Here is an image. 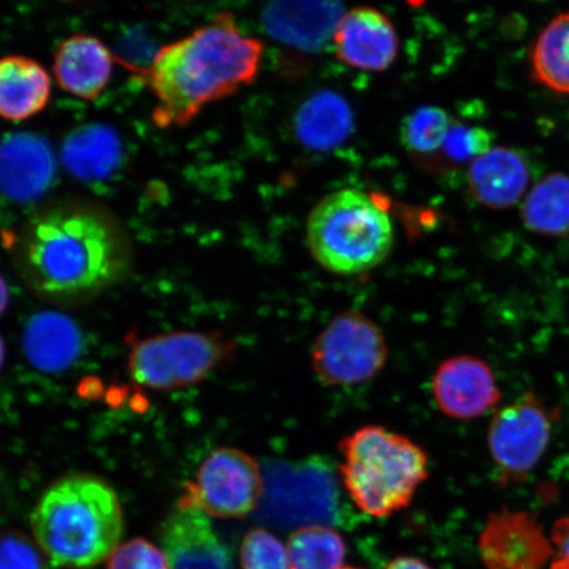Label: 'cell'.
<instances>
[{"label": "cell", "instance_id": "obj_1", "mask_svg": "<svg viewBox=\"0 0 569 569\" xmlns=\"http://www.w3.org/2000/svg\"><path fill=\"white\" fill-rule=\"evenodd\" d=\"M264 46L240 31L231 13L163 46L147 71L159 127H184L206 106L258 80Z\"/></svg>", "mask_w": 569, "mask_h": 569}, {"label": "cell", "instance_id": "obj_2", "mask_svg": "<svg viewBox=\"0 0 569 569\" xmlns=\"http://www.w3.org/2000/svg\"><path fill=\"white\" fill-rule=\"evenodd\" d=\"M21 269L42 297L77 301L101 293L124 273L122 237L102 213L68 208L48 211L28 227Z\"/></svg>", "mask_w": 569, "mask_h": 569}, {"label": "cell", "instance_id": "obj_3", "mask_svg": "<svg viewBox=\"0 0 569 569\" xmlns=\"http://www.w3.org/2000/svg\"><path fill=\"white\" fill-rule=\"evenodd\" d=\"M34 542L56 567L87 569L110 558L124 530L119 496L97 476L56 481L31 515Z\"/></svg>", "mask_w": 569, "mask_h": 569}, {"label": "cell", "instance_id": "obj_4", "mask_svg": "<svg viewBox=\"0 0 569 569\" xmlns=\"http://www.w3.org/2000/svg\"><path fill=\"white\" fill-rule=\"evenodd\" d=\"M340 481L366 515L390 517L408 508L429 478V457L408 437L369 425L339 442Z\"/></svg>", "mask_w": 569, "mask_h": 569}, {"label": "cell", "instance_id": "obj_5", "mask_svg": "<svg viewBox=\"0 0 569 569\" xmlns=\"http://www.w3.org/2000/svg\"><path fill=\"white\" fill-rule=\"evenodd\" d=\"M306 241L312 258L329 272L362 274L388 259L395 224L371 194L341 189L320 199L310 211Z\"/></svg>", "mask_w": 569, "mask_h": 569}, {"label": "cell", "instance_id": "obj_6", "mask_svg": "<svg viewBox=\"0 0 569 569\" xmlns=\"http://www.w3.org/2000/svg\"><path fill=\"white\" fill-rule=\"evenodd\" d=\"M231 341L220 333L176 331L139 341L128 355V373L151 390L197 386L232 356Z\"/></svg>", "mask_w": 569, "mask_h": 569}, {"label": "cell", "instance_id": "obj_7", "mask_svg": "<svg viewBox=\"0 0 569 569\" xmlns=\"http://www.w3.org/2000/svg\"><path fill=\"white\" fill-rule=\"evenodd\" d=\"M260 516L267 522L306 528L336 523L339 479L320 460L274 462L267 467Z\"/></svg>", "mask_w": 569, "mask_h": 569}, {"label": "cell", "instance_id": "obj_8", "mask_svg": "<svg viewBox=\"0 0 569 569\" xmlns=\"http://www.w3.org/2000/svg\"><path fill=\"white\" fill-rule=\"evenodd\" d=\"M386 337L373 319L345 311L330 320L311 348V366L329 387H351L379 375L388 361Z\"/></svg>", "mask_w": 569, "mask_h": 569}, {"label": "cell", "instance_id": "obj_9", "mask_svg": "<svg viewBox=\"0 0 569 569\" xmlns=\"http://www.w3.org/2000/svg\"><path fill=\"white\" fill-rule=\"evenodd\" d=\"M557 419L558 411L532 391L496 412L488 448L501 486L528 479L550 446Z\"/></svg>", "mask_w": 569, "mask_h": 569}, {"label": "cell", "instance_id": "obj_10", "mask_svg": "<svg viewBox=\"0 0 569 569\" xmlns=\"http://www.w3.org/2000/svg\"><path fill=\"white\" fill-rule=\"evenodd\" d=\"M266 476L252 455L234 447L209 453L180 498V505L218 518H244L259 509Z\"/></svg>", "mask_w": 569, "mask_h": 569}, {"label": "cell", "instance_id": "obj_11", "mask_svg": "<svg viewBox=\"0 0 569 569\" xmlns=\"http://www.w3.org/2000/svg\"><path fill=\"white\" fill-rule=\"evenodd\" d=\"M479 551L488 569H545L553 557L551 539L538 518L509 509L488 517Z\"/></svg>", "mask_w": 569, "mask_h": 569}, {"label": "cell", "instance_id": "obj_12", "mask_svg": "<svg viewBox=\"0 0 569 569\" xmlns=\"http://www.w3.org/2000/svg\"><path fill=\"white\" fill-rule=\"evenodd\" d=\"M432 396L439 410L458 421L480 418L501 401L492 368L469 355L440 362L432 377Z\"/></svg>", "mask_w": 569, "mask_h": 569}, {"label": "cell", "instance_id": "obj_13", "mask_svg": "<svg viewBox=\"0 0 569 569\" xmlns=\"http://www.w3.org/2000/svg\"><path fill=\"white\" fill-rule=\"evenodd\" d=\"M339 61L358 70H388L400 52V38L393 21L373 7H355L341 16L332 36Z\"/></svg>", "mask_w": 569, "mask_h": 569}, {"label": "cell", "instance_id": "obj_14", "mask_svg": "<svg viewBox=\"0 0 569 569\" xmlns=\"http://www.w3.org/2000/svg\"><path fill=\"white\" fill-rule=\"evenodd\" d=\"M170 569H232L231 553L203 511L178 503L162 526Z\"/></svg>", "mask_w": 569, "mask_h": 569}, {"label": "cell", "instance_id": "obj_15", "mask_svg": "<svg viewBox=\"0 0 569 569\" xmlns=\"http://www.w3.org/2000/svg\"><path fill=\"white\" fill-rule=\"evenodd\" d=\"M343 13L339 0H268L262 26L282 44L316 52L332 40Z\"/></svg>", "mask_w": 569, "mask_h": 569}, {"label": "cell", "instance_id": "obj_16", "mask_svg": "<svg viewBox=\"0 0 569 569\" xmlns=\"http://www.w3.org/2000/svg\"><path fill=\"white\" fill-rule=\"evenodd\" d=\"M56 159L51 144L34 133H12L0 142V191L30 202L52 187Z\"/></svg>", "mask_w": 569, "mask_h": 569}, {"label": "cell", "instance_id": "obj_17", "mask_svg": "<svg viewBox=\"0 0 569 569\" xmlns=\"http://www.w3.org/2000/svg\"><path fill=\"white\" fill-rule=\"evenodd\" d=\"M112 66V53L101 40L94 36L76 34L57 49L53 73L62 90L91 101L109 84Z\"/></svg>", "mask_w": 569, "mask_h": 569}, {"label": "cell", "instance_id": "obj_18", "mask_svg": "<svg viewBox=\"0 0 569 569\" xmlns=\"http://www.w3.org/2000/svg\"><path fill=\"white\" fill-rule=\"evenodd\" d=\"M528 163L515 149L497 147L469 163L468 187L476 201L490 210L513 208L528 189Z\"/></svg>", "mask_w": 569, "mask_h": 569}, {"label": "cell", "instance_id": "obj_19", "mask_svg": "<svg viewBox=\"0 0 569 569\" xmlns=\"http://www.w3.org/2000/svg\"><path fill=\"white\" fill-rule=\"evenodd\" d=\"M353 128L351 106L336 91L316 92L306 99L296 113V137L311 151L329 152L345 144Z\"/></svg>", "mask_w": 569, "mask_h": 569}, {"label": "cell", "instance_id": "obj_20", "mask_svg": "<svg viewBox=\"0 0 569 569\" xmlns=\"http://www.w3.org/2000/svg\"><path fill=\"white\" fill-rule=\"evenodd\" d=\"M51 78L38 61L23 56L0 59V118L21 122L46 109Z\"/></svg>", "mask_w": 569, "mask_h": 569}, {"label": "cell", "instance_id": "obj_21", "mask_svg": "<svg viewBox=\"0 0 569 569\" xmlns=\"http://www.w3.org/2000/svg\"><path fill=\"white\" fill-rule=\"evenodd\" d=\"M23 347L33 367L44 372H59L80 356L82 336L70 318L57 312H41L28 322Z\"/></svg>", "mask_w": 569, "mask_h": 569}, {"label": "cell", "instance_id": "obj_22", "mask_svg": "<svg viewBox=\"0 0 569 569\" xmlns=\"http://www.w3.org/2000/svg\"><path fill=\"white\" fill-rule=\"evenodd\" d=\"M122 141L113 128L91 124L71 132L62 144L63 166L83 181H102L122 161Z\"/></svg>", "mask_w": 569, "mask_h": 569}, {"label": "cell", "instance_id": "obj_23", "mask_svg": "<svg viewBox=\"0 0 569 569\" xmlns=\"http://www.w3.org/2000/svg\"><path fill=\"white\" fill-rule=\"evenodd\" d=\"M522 222L531 232L545 237L569 233V176L551 173L540 180L526 196Z\"/></svg>", "mask_w": 569, "mask_h": 569}, {"label": "cell", "instance_id": "obj_24", "mask_svg": "<svg viewBox=\"0 0 569 569\" xmlns=\"http://www.w3.org/2000/svg\"><path fill=\"white\" fill-rule=\"evenodd\" d=\"M532 76L545 88L569 94V12L552 19L532 48Z\"/></svg>", "mask_w": 569, "mask_h": 569}, {"label": "cell", "instance_id": "obj_25", "mask_svg": "<svg viewBox=\"0 0 569 569\" xmlns=\"http://www.w3.org/2000/svg\"><path fill=\"white\" fill-rule=\"evenodd\" d=\"M291 569H341L347 547L345 539L327 526H306L288 540Z\"/></svg>", "mask_w": 569, "mask_h": 569}, {"label": "cell", "instance_id": "obj_26", "mask_svg": "<svg viewBox=\"0 0 569 569\" xmlns=\"http://www.w3.org/2000/svg\"><path fill=\"white\" fill-rule=\"evenodd\" d=\"M453 120L437 106L418 107L401 123V142L415 158L430 159L442 151Z\"/></svg>", "mask_w": 569, "mask_h": 569}, {"label": "cell", "instance_id": "obj_27", "mask_svg": "<svg viewBox=\"0 0 569 569\" xmlns=\"http://www.w3.org/2000/svg\"><path fill=\"white\" fill-rule=\"evenodd\" d=\"M240 565L243 569H291L288 550L273 533L254 529L241 543Z\"/></svg>", "mask_w": 569, "mask_h": 569}, {"label": "cell", "instance_id": "obj_28", "mask_svg": "<svg viewBox=\"0 0 569 569\" xmlns=\"http://www.w3.org/2000/svg\"><path fill=\"white\" fill-rule=\"evenodd\" d=\"M490 142L492 138L483 128L453 122L439 154L453 163H471L492 148Z\"/></svg>", "mask_w": 569, "mask_h": 569}, {"label": "cell", "instance_id": "obj_29", "mask_svg": "<svg viewBox=\"0 0 569 569\" xmlns=\"http://www.w3.org/2000/svg\"><path fill=\"white\" fill-rule=\"evenodd\" d=\"M44 552L18 530L0 532V569H46Z\"/></svg>", "mask_w": 569, "mask_h": 569}, {"label": "cell", "instance_id": "obj_30", "mask_svg": "<svg viewBox=\"0 0 569 569\" xmlns=\"http://www.w3.org/2000/svg\"><path fill=\"white\" fill-rule=\"evenodd\" d=\"M106 569H170L166 552L142 538L119 545L107 559Z\"/></svg>", "mask_w": 569, "mask_h": 569}, {"label": "cell", "instance_id": "obj_31", "mask_svg": "<svg viewBox=\"0 0 569 569\" xmlns=\"http://www.w3.org/2000/svg\"><path fill=\"white\" fill-rule=\"evenodd\" d=\"M553 557L551 569H569V517L555 522L551 533Z\"/></svg>", "mask_w": 569, "mask_h": 569}, {"label": "cell", "instance_id": "obj_32", "mask_svg": "<svg viewBox=\"0 0 569 569\" xmlns=\"http://www.w3.org/2000/svg\"><path fill=\"white\" fill-rule=\"evenodd\" d=\"M387 569H432L423 560L411 557H401L391 560Z\"/></svg>", "mask_w": 569, "mask_h": 569}, {"label": "cell", "instance_id": "obj_33", "mask_svg": "<svg viewBox=\"0 0 569 569\" xmlns=\"http://www.w3.org/2000/svg\"><path fill=\"white\" fill-rule=\"evenodd\" d=\"M10 302V291L9 288H7V283L0 274V316L3 315V312L7 309V306H9Z\"/></svg>", "mask_w": 569, "mask_h": 569}, {"label": "cell", "instance_id": "obj_34", "mask_svg": "<svg viewBox=\"0 0 569 569\" xmlns=\"http://www.w3.org/2000/svg\"><path fill=\"white\" fill-rule=\"evenodd\" d=\"M6 359V347L2 337H0V369H2Z\"/></svg>", "mask_w": 569, "mask_h": 569}, {"label": "cell", "instance_id": "obj_35", "mask_svg": "<svg viewBox=\"0 0 569 569\" xmlns=\"http://www.w3.org/2000/svg\"><path fill=\"white\" fill-rule=\"evenodd\" d=\"M341 569H358V568H351V567H348V568H341Z\"/></svg>", "mask_w": 569, "mask_h": 569}]
</instances>
